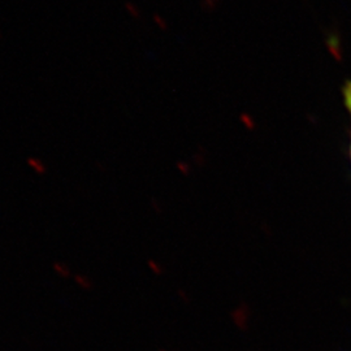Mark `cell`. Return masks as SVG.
Segmentation results:
<instances>
[{
    "instance_id": "cell-1",
    "label": "cell",
    "mask_w": 351,
    "mask_h": 351,
    "mask_svg": "<svg viewBox=\"0 0 351 351\" xmlns=\"http://www.w3.org/2000/svg\"><path fill=\"white\" fill-rule=\"evenodd\" d=\"M342 98H343V103H345V107L349 112L350 116L351 121V80L346 81L343 88H342ZM349 154H350V162H351V129H350V146H349Z\"/></svg>"
},
{
    "instance_id": "cell-2",
    "label": "cell",
    "mask_w": 351,
    "mask_h": 351,
    "mask_svg": "<svg viewBox=\"0 0 351 351\" xmlns=\"http://www.w3.org/2000/svg\"><path fill=\"white\" fill-rule=\"evenodd\" d=\"M124 8H125V12L134 20H138L141 19V10H139L138 5L133 1H125L124 4Z\"/></svg>"
},
{
    "instance_id": "cell-3",
    "label": "cell",
    "mask_w": 351,
    "mask_h": 351,
    "mask_svg": "<svg viewBox=\"0 0 351 351\" xmlns=\"http://www.w3.org/2000/svg\"><path fill=\"white\" fill-rule=\"evenodd\" d=\"M3 37H4V36H3V32L0 30V39H3Z\"/></svg>"
}]
</instances>
